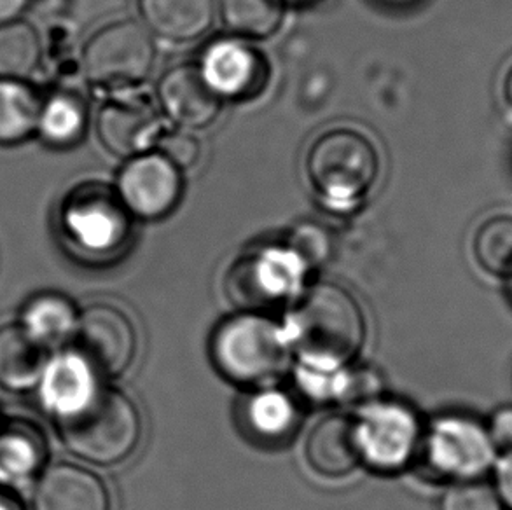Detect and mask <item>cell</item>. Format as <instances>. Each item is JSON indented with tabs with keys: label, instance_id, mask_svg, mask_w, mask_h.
Here are the masks:
<instances>
[{
	"label": "cell",
	"instance_id": "cell-30",
	"mask_svg": "<svg viewBox=\"0 0 512 510\" xmlns=\"http://www.w3.org/2000/svg\"><path fill=\"white\" fill-rule=\"evenodd\" d=\"M289 247L303 259L308 268H313L329 259L333 243L327 229L319 224L305 222L292 231Z\"/></svg>",
	"mask_w": 512,
	"mask_h": 510
},
{
	"label": "cell",
	"instance_id": "cell-25",
	"mask_svg": "<svg viewBox=\"0 0 512 510\" xmlns=\"http://www.w3.org/2000/svg\"><path fill=\"white\" fill-rule=\"evenodd\" d=\"M41 35L23 20L0 25V79L27 81L41 67Z\"/></svg>",
	"mask_w": 512,
	"mask_h": 510
},
{
	"label": "cell",
	"instance_id": "cell-22",
	"mask_svg": "<svg viewBox=\"0 0 512 510\" xmlns=\"http://www.w3.org/2000/svg\"><path fill=\"white\" fill-rule=\"evenodd\" d=\"M243 423L259 441H284L294 434L301 421L299 406L289 393L277 388H261L243 404Z\"/></svg>",
	"mask_w": 512,
	"mask_h": 510
},
{
	"label": "cell",
	"instance_id": "cell-1",
	"mask_svg": "<svg viewBox=\"0 0 512 510\" xmlns=\"http://www.w3.org/2000/svg\"><path fill=\"white\" fill-rule=\"evenodd\" d=\"M285 334L303 364L338 371L364 345L366 317L345 287L315 283L289 313Z\"/></svg>",
	"mask_w": 512,
	"mask_h": 510
},
{
	"label": "cell",
	"instance_id": "cell-14",
	"mask_svg": "<svg viewBox=\"0 0 512 510\" xmlns=\"http://www.w3.org/2000/svg\"><path fill=\"white\" fill-rule=\"evenodd\" d=\"M32 507L34 510H111V495L95 472L74 463H58L39 477Z\"/></svg>",
	"mask_w": 512,
	"mask_h": 510
},
{
	"label": "cell",
	"instance_id": "cell-35",
	"mask_svg": "<svg viewBox=\"0 0 512 510\" xmlns=\"http://www.w3.org/2000/svg\"><path fill=\"white\" fill-rule=\"evenodd\" d=\"M502 97L506 100L507 107L512 111V65L507 70L504 83H502Z\"/></svg>",
	"mask_w": 512,
	"mask_h": 510
},
{
	"label": "cell",
	"instance_id": "cell-2",
	"mask_svg": "<svg viewBox=\"0 0 512 510\" xmlns=\"http://www.w3.org/2000/svg\"><path fill=\"white\" fill-rule=\"evenodd\" d=\"M56 421L65 446L79 458L97 465L123 462L142 437L139 409L116 388L98 386L83 406Z\"/></svg>",
	"mask_w": 512,
	"mask_h": 510
},
{
	"label": "cell",
	"instance_id": "cell-13",
	"mask_svg": "<svg viewBox=\"0 0 512 510\" xmlns=\"http://www.w3.org/2000/svg\"><path fill=\"white\" fill-rule=\"evenodd\" d=\"M160 130V116L140 100H112L98 112V140L118 158L144 154L160 138Z\"/></svg>",
	"mask_w": 512,
	"mask_h": 510
},
{
	"label": "cell",
	"instance_id": "cell-37",
	"mask_svg": "<svg viewBox=\"0 0 512 510\" xmlns=\"http://www.w3.org/2000/svg\"><path fill=\"white\" fill-rule=\"evenodd\" d=\"M509 280H511V283H509V292H511V297H512V275L509 276Z\"/></svg>",
	"mask_w": 512,
	"mask_h": 510
},
{
	"label": "cell",
	"instance_id": "cell-34",
	"mask_svg": "<svg viewBox=\"0 0 512 510\" xmlns=\"http://www.w3.org/2000/svg\"><path fill=\"white\" fill-rule=\"evenodd\" d=\"M30 0H0V25L9 21L20 20Z\"/></svg>",
	"mask_w": 512,
	"mask_h": 510
},
{
	"label": "cell",
	"instance_id": "cell-5",
	"mask_svg": "<svg viewBox=\"0 0 512 510\" xmlns=\"http://www.w3.org/2000/svg\"><path fill=\"white\" fill-rule=\"evenodd\" d=\"M130 217L118 191L97 180L74 187L58 208L65 242L88 257H107L125 247L132 231Z\"/></svg>",
	"mask_w": 512,
	"mask_h": 510
},
{
	"label": "cell",
	"instance_id": "cell-31",
	"mask_svg": "<svg viewBox=\"0 0 512 510\" xmlns=\"http://www.w3.org/2000/svg\"><path fill=\"white\" fill-rule=\"evenodd\" d=\"M158 152L177 166L179 170L193 168L201 156V144L198 138L187 131H172L156 140Z\"/></svg>",
	"mask_w": 512,
	"mask_h": 510
},
{
	"label": "cell",
	"instance_id": "cell-26",
	"mask_svg": "<svg viewBox=\"0 0 512 510\" xmlns=\"http://www.w3.org/2000/svg\"><path fill=\"white\" fill-rule=\"evenodd\" d=\"M222 23L240 37L266 39L284 20L282 0H217Z\"/></svg>",
	"mask_w": 512,
	"mask_h": 510
},
{
	"label": "cell",
	"instance_id": "cell-8",
	"mask_svg": "<svg viewBox=\"0 0 512 510\" xmlns=\"http://www.w3.org/2000/svg\"><path fill=\"white\" fill-rule=\"evenodd\" d=\"M308 266L291 247H268L242 255L226 276V294L245 313H263L301 287Z\"/></svg>",
	"mask_w": 512,
	"mask_h": 510
},
{
	"label": "cell",
	"instance_id": "cell-9",
	"mask_svg": "<svg viewBox=\"0 0 512 510\" xmlns=\"http://www.w3.org/2000/svg\"><path fill=\"white\" fill-rule=\"evenodd\" d=\"M357 427L362 462L381 472L404 469L422 448V423L401 402L380 399L362 407Z\"/></svg>",
	"mask_w": 512,
	"mask_h": 510
},
{
	"label": "cell",
	"instance_id": "cell-3",
	"mask_svg": "<svg viewBox=\"0 0 512 510\" xmlns=\"http://www.w3.org/2000/svg\"><path fill=\"white\" fill-rule=\"evenodd\" d=\"M285 329L263 313H245L222 322L212 338L219 373L236 385L263 388L284 373L291 359Z\"/></svg>",
	"mask_w": 512,
	"mask_h": 510
},
{
	"label": "cell",
	"instance_id": "cell-11",
	"mask_svg": "<svg viewBox=\"0 0 512 510\" xmlns=\"http://www.w3.org/2000/svg\"><path fill=\"white\" fill-rule=\"evenodd\" d=\"M182 175L160 152H144L128 159L116 191L130 214L144 221H160L175 210L182 196Z\"/></svg>",
	"mask_w": 512,
	"mask_h": 510
},
{
	"label": "cell",
	"instance_id": "cell-10",
	"mask_svg": "<svg viewBox=\"0 0 512 510\" xmlns=\"http://www.w3.org/2000/svg\"><path fill=\"white\" fill-rule=\"evenodd\" d=\"M74 345L97 376L118 378L132 366L137 332L125 311L111 304H93L79 313Z\"/></svg>",
	"mask_w": 512,
	"mask_h": 510
},
{
	"label": "cell",
	"instance_id": "cell-4",
	"mask_svg": "<svg viewBox=\"0 0 512 510\" xmlns=\"http://www.w3.org/2000/svg\"><path fill=\"white\" fill-rule=\"evenodd\" d=\"M315 193L334 208L352 207L380 175V156L369 138L350 128L322 133L306 156Z\"/></svg>",
	"mask_w": 512,
	"mask_h": 510
},
{
	"label": "cell",
	"instance_id": "cell-7",
	"mask_svg": "<svg viewBox=\"0 0 512 510\" xmlns=\"http://www.w3.org/2000/svg\"><path fill=\"white\" fill-rule=\"evenodd\" d=\"M156 48L137 21H114L100 28L83 51L84 76L98 88H128L153 72Z\"/></svg>",
	"mask_w": 512,
	"mask_h": 510
},
{
	"label": "cell",
	"instance_id": "cell-21",
	"mask_svg": "<svg viewBox=\"0 0 512 510\" xmlns=\"http://www.w3.org/2000/svg\"><path fill=\"white\" fill-rule=\"evenodd\" d=\"M88 128V104L81 93L56 88L42 97L35 135L53 149H69L83 140Z\"/></svg>",
	"mask_w": 512,
	"mask_h": 510
},
{
	"label": "cell",
	"instance_id": "cell-23",
	"mask_svg": "<svg viewBox=\"0 0 512 510\" xmlns=\"http://www.w3.org/2000/svg\"><path fill=\"white\" fill-rule=\"evenodd\" d=\"M42 95L20 79H0V145L25 142L35 135Z\"/></svg>",
	"mask_w": 512,
	"mask_h": 510
},
{
	"label": "cell",
	"instance_id": "cell-15",
	"mask_svg": "<svg viewBox=\"0 0 512 510\" xmlns=\"http://www.w3.org/2000/svg\"><path fill=\"white\" fill-rule=\"evenodd\" d=\"M305 455L320 476H348L362 462L357 418L341 413L322 418L306 439Z\"/></svg>",
	"mask_w": 512,
	"mask_h": 510
},
{
	"label": "cell",
	"instance_id": "cell-29",
	"mask_svg": "<svg viewBox=\"0 0 512 510\" xmlns=\"http://www.w3.org/2000/svg\"><path fill=\"white\" fill-rule=\"evenodd\" d=\"M381 388L383 381L371 369H340L334 399L341 400L345 406L362 409L381 399Z\"/></svg>",
	"mask_w": 512,
	"mask_h": 510
},
{
	"label": "cell",
	"instance_id": "cell-20",
	"mask_svg": "<svg viewBox=\"0 0 512 510\" xmlns=\"http://www.w3.org/2000/svg\"><path fill=\"white\" fill-rule=\"evenodd\" d=\"M48 441L41 428L27 420H7L0 425V479L25 483L44 472Z\"/></svg>",
	"mask_w": 512,
	"mask_h": 510
},
{
	"label": "cell",
	"instance_id": "cell-18",
	"mask_svg": "<svg viewBox=\"0 0 512 510\" xmlns=\"http://www.w3.org/2000/svg\"><path fill=\"white\" fill-rule=\"evenodd\" d=\"M48 346L21 324L0 327V388L28 392L39 386L48 364Z\"/></svg>",
	"mask_w": 512,
	"mask_h": 510
},
{
	"label": "cell",
	"instance_id": "cell-28",
	"mask_svg": "<svg viewBox=\"0 0 512 510\" xmlns=\"http://www.w3.org/2000/svg\"><path fill=\"white\" fill-rule=\"evenodd\" d=\"M441 510H506L495 484L472 479L451 484L441 498Z\"/></svg>",
	"mask_w": 512,
	"mask_h": 510
},
{
	"label": "cell",
	"instance_id": "cell-36",
	"mask_svg": "<svg viewBox=\"0 0 512 510\" xmlns=\"http://www.w3.org/2000/svg\"><path fill=\"white\" fill-rule=\"evenodd\" d=\"M0 510H20V507L11 498L0 495Z\"/></svg>",
	"mask_w": 512,
	"mask_h": 510
},
{
	"label": "cell",
	"instance_id": "cell-19",
	"mask_svg": "<svg viewBox=\"0 0 512 510\" xmlns=\"http://www.w3.org/2000/svg\"><path fill=\"white\" fill-rule=\"evenodd\" d=\"M146 28L173 42L198 39L212 27L215 0H139Z\"/></svg>",
	"mask_w": 512,
	"mask_h": 510
},
{
	"label": "cell",
	"instance_id": "cell-33",
	"mask_svg": "<svg viewBox=\"0 0 512 510\" xmlns=\"http://www.w3.org/2000/svg\"><path fill=\"white\" fill-rule=\"evenodd\" d=\"M495 488L506 510H512V451L495 462Z\"/></svg>",
	"mask_w": 512,
	"mask_h": 510
},
{
	"label": "cell",
	"instance_id": "cell-17",
	"mask_svg": "<svg viewBox=\"0 0 512 510\" xmlns=\"http://www.w3.org/2000/svg\"><path fill=\"white\" fill-rule=\"evenodd\" d=\"M98 376L76 352L62 353L48 360L39 381L44 406L56 420L83 406L97 392Z\"/></svg>",
	"mask_w": 512,
	"mask_h": 510
},
{
	"label": "cell",
	"instance_id": "cell-12",
	"mask_svg": "<svg viewBox=\"0 0 512 510\" xmlns=\"http://www.w3.org/2000/svg\"><path fill=\"white\" fill-rule=\"evenodd\" d=\"M158 97L168 118L189 130L212 125L221 114L222 98L193 63H180L167 70L161 77Z\"/></svg>",
	"mask_w": 512,
	"mask_h": 510
},
{
	"label": "cell",
	"instance_id": "cell-16",
	"mask_svg": "<svg viewBox=\"0 0 512 510\" xmlns=\"http://www.w3.org/2000/svg\"><path fill=\"white\" fill-rule=\"evenodd\" d=\"M200 69L219 97L243 98L257 90L264 67L243 42L217 41L205 51Z\"/></svg>",
	"mask_w": 512,
	"mask_h": 510
},
{
	"label": "cell",
	"instance_id": "cell-6",
	"mask_svg": "<svg viewBox=\"0 0 512 510\" xmlns=\"http://www.w3.org/2000/svg\"><path fill=\"white\" fill-rule=\"evenodd\" d=\"M420 451L427 469L451 483L483 479L497 462L485 423L465 414H444L432 421L423 432Z\"/></svg>",
	"mask_w": 512,
	"mask_h": 510
},
{
	"label": "cell",
	"instance_id": "cell-24",
	"mask_svg": "<svg viewBox=\"0 0 512 510\" xmlns=\"http://www.w3.org/2000/svg\"><path fill=\"white\" fill-rule=\"evenodd\" d=\"M79 313L76 306L62 294L46 292L28 301L21 313L20 324L42 345L53 346L72 339Z\"/></svg>",
	"mask_w": 512,
	"mask_h": 510
},
{
	"label": "cell",
	"instance_id": "cell-32",
	"mask_svg": "<svg viewBox=\"0 0 512 510\" xmlns=\"http://www.w3.org/2000/svg\"><path fill=\"white\" fill-rule=\"evenodd\" d=\"M485 425L497 451H512V406L495 409Z\"/></svg>",
	"mask_w": 512,
	"mask_h": 510
},
{
	"label": "cell",
	"instance_id": "cell-27",
	"mask_svg": "<svg viewBox=\"0 0 512 510\" xmlns=\"http://www.w3.org/2000/svg\"><path fill=\"white\" fill-rule=\"evenodd\" d=\"M472 252L479 268L500 278L512 275V217L495 215L479 226Z\"/></svg>",
	"mask_w": 512,
	"mask_h": 510
}]
</instances>
